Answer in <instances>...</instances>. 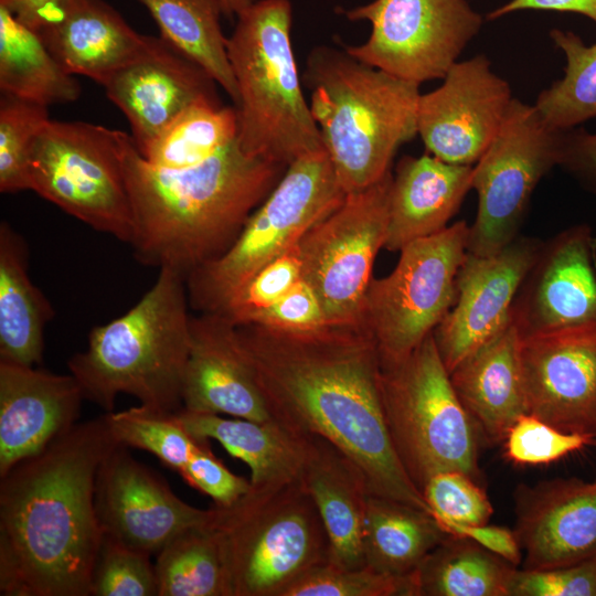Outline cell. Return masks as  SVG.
<instances>
[{"mask_svg":"<svg viewBox=\"0 0 596 596\" xmlns=\"http://www.w3.org/2000/svg\"><path fill=\"white\" fill-rule=\"evenodd\" d=\"M235 326L273 418L338 447L362 470L371 494L430 513L392 445L380 355L363 321L298 333Z\"/></svg>","mask_w":596,"mask_h":596,"instance_id":"1","label":"cell"},{"mask_svg":"<svg viewBox=\"0 0 596 596\" xmlns=\"http://www.w3.org/2000/svg\"><path fill=\"white\" fill-rule=\"evenodd\" d=\"M116 446L103 415L0 477L1 596H91L104 539L96 475Z\"/></svg>","mask_w":596,"mask_h":596,"instance_id":"2","label":"cell"},{"mask_svg":"<svg viewBox=\"0 0 596 596\" xmlns=\"http://www.w3.org/2000/svg\"><path fill=\"white\" fill-rule=\"evenodd\" d=\"M116 140L137 259L185 277L232 245L287 168L246 153L237 138L200 164L179 170L149 163L124 131L116 130Z\"/></svg>","mask_w":596,"mask_h":596,"instance_id":"3","label":"cell"},{"mask_svg":"<svg viewBox=\"0 0 596 596\" xmlns=\"http://www.w3.org/2000/svg\"><path fill=\"white\" fill-rule=\"evenodd\" d=\"M189 307L185 276L162 267L126 313L94 327L86 350L67 362L85 400L109 413L125 393L142 406L179 412L191 340Z\"/></svg>","mask_w":596,"mask_h":596,"instance_id":"4","label":"cell"},{"mask_svg":"<svg viewBox=\"0 0 596 596\" xmlns=\"http://www.w3.org/2000/svg\"><path fill=\"white\" fill-rule=\"evenodd\" d=\"M305 77L312 117L344 192L381 180L397 149L417 135L419 84L329 47L311 52Z\"/></svg>","mask_w":596,"mask_h":596,"instance_id":"5","label":"cell"},{"mask_svg":"<svg viewBox=\"0 0 596 596\" xmlns=\"http://www.w3.org/2000/svg\"><path fill=\"white\" fill-rule=\"evenodd\" d=\"M288 0L254 1L226 41L237 84V140L251 156L288 167L322 150L292 52Z\"/></svg>","mask_w":596,"mask_h":596,"instance_id":"6","label":"cell"},{"mask_svg":"<svg viewBox=\"0 0 596 596\" xmlns=\"http://www.w3.org/2000/svg\"><path fill=\"white\" fill-rule=\"evenodd\" d=\"M232 596H285L329 562V540L300 479L253 487L230 507H213Z\"/></svg>","mask_w":596,"mask_h":596,"instance_id":"7","label":"cell"},{"mask_svg":"<svg viewBox=\"0 0 596 596\" xmlns=\"http://www.w3.org/2000/svg\"><path fill=\"white\" fill-rule=\"evenodd\" d=\"M380 383L392 445L419 490L441 471L479 477L477 428L453 387L433 332L403 360L381 364Z\"/></svg>","mask_w":596,"mask_h":596,"instance_id":"8","label":"cell"},{"mask_svg":"<svg viewBox=\"0 0 596 596\" xmlns=\"http://www.w3.org/2000/svg\"><path fill=\"white\" fill-rule=\"evenodd\" d=\"M345 196L324 149L291 162L232 245L187 275L190 306L221 312L257 270L298 244Z\"/></svg>","mask_w":596,"mask_h":596,"instance_id":"9","label":"cell"},{"mask_svg":"<svg viewBox=\"0 0 596 596\" xmlns=\"http://www.w3.org/2000/svg\"><path fill=\"white\" fill-rule=\"evenodd\" d=\"M29 173L31 191L92 228L132 242L134 219L115 129L50 119L33 141Z\"/></svg>","mask_w":596,"mask_h":596,"instance_id":"10","label":"cell"},{"mask_svg":"<svg viewBox=\"0 0 596 596\" xmlns=\"http://www.w3.org/2000/svg\"><path fill=\"white\" fill-rule=\"evenodd\" d=\"M469 225L458 221L413 241L387 276L372 278L362 321L382 365L406 358L439 324L456 300V277L467 254Z\"/></svg>","mask_w":596,"mask_h":596,"instance_id":"11","label":"cell"},{"mask_svg":"<svg viewBox=\"0 0 596 596\" xmlns=\"http://www.w3.org/2000/svg\"><path fill=\"white\" fill-rule=\"evenodd\" d=\"M563 132L534 105L512 99L500 130L473 164L478 207L467 252L492 255L519 236L534 189L560 164Z\"/></svg>","mask_w":596,"mask_h":596,"instance_id":"12","label":"cell"},{"mask_svg":"<svg viewBox=\"0 0 596 596\" xmlns=\"http://www.w3.org/2000/svg\"><path fill=\"white\" fill-rule=\"evenodd\" d=\"M393 174L348 193L299 241L302 279L316 292L327 324L362 321L375 257L384 246Z\"/></svg>","mask_w":596,"mask_h":596,"instance_id":"13","label":"cell"},{"mask_svg":"<svg viewBox=\"0 0 596 596\" xmlns=\"http://www.w3.org/2000/svg\"><path fill=\"white\" fill-rule=\"evenodd\" d=\"M343 13L372 25L369 39L347 46L348 54L419 85L443 79L483 23L466 0H373Z\"/></svg>","mask_w":596,"mask_h":596,"instance_id":"14","label":"cell"},{"mask_svg":"<svg viewBox=\"0 0 596 596\" xmlns=\"http://www.w3.org/2000/svg\"><path fill=\"white\" fill-rule=\"evenodd\" d=\"M513 98L485 54L458 61L439 87L421 94L417 135L429 155L473 166L500 130Z\"/></svg>","mask_w":596,"mask_h":596,"instance_id":"15","label":"cell"},{"mask_svg":"<svg viewBox=\"0 0 596 596\" xmlns=\"http://www.w3.org/2000/svg\"><path fill=\"white\" fill-rule=\"evenodd\" d=\"M95 509L105 536L150 555L214 517L213 508L199 509L177 497L161 476L120 445L98 467Z\"/></svg>","mask_w":596,"mask_h":596,"instance_id":"16","label":"cell"},{"mask_svg":"<svg viewBox=\"0 0 596 596\" xmlns=\"http://www.w3.org/2000/svg\"><path fill=\"white\" fill-rule=\"evenodd\" d=\"M542 244L518 236L492 255L467 252L456 277V300L433 331L448 373L511 323L514 298Z\"/></svg>","mask_w":596,"mask_h":596,"instance_id":"17","label":"cell"},{"mask_svg":"<svg viewBox=\"0 0 596 596\" xmlns=\"http://www.w3.org/2000/svg\"><path fill=\"white\" fill-rule=\"evenodd\" d=\"M526 414L596 437V323L521 338Z\"/></svg>","mask_w":596,"mask_h":596,"instance_id":"18","label":"cell"},{"mask_svg":"<svg viewBox=\"0 0 596 596\" xmlns=\"http://www.w3.org/2000/svg\"><path fill=\"white\" fill-rule=\"evenodd\" d=\"M521 338L596 323V238L587 224L542 244L512 305Z\"/></svg>","mask_w":596,"mask_h":596,"instance_id":"19","label":"cell"},{"mask_svg":"<svg viewBox=\"0 0 596 596\" xmlns=\"http://www.w3.org/2000/svg\"><path fill=\"white\" fill-rule=\"evenodd\" d=\"M216 82L164 38L143 46L103 85L130 124L139 151L191 105L220 102Z\"/></svg>","mask_w":596,"mask_h":596,"instance_id":"20","label":"cell"},{"mask_svg":"<svg viewBox=\"0 0 596 596\" xmlns=\"http://www.w3.org/2000/svg\"><path fill=\"white\" fill-rule=\"evenodd\" d=\"M515 536L524 570L596 558V480L554 479L515 493Z\"/></svg>","mask_w":596,"mask_h":596,"instance_id":"21","label":"cell"},{"mask_svg":"<svg viewBox=\"0 0 596 596\" xmlns=\"http://www.w3.org/2000/svg\"><path fill=\"white\" fill-rule=\"evenodd\" d=\"M190 350L182 383V408L256 422L274 419L236 326L216 312L191 316Z\"/></svg>","mask_w":596,"mask_h":596,"instance_id":"22","label":"cell"},{"mask_svg":"<svg viewBox=\"0 0 596 596\" xmlns=\"http://www.w3.org/2000/svg\"><path fill=\"white\" fill-rule=\"evenodd\" d=\"M83 400L71 373L0 361V477L70 430Z\"/></svg>","mask_w":596,"mask_h":596,"instance_id":"23","label":"cell"},{"mask_svg":"<svg viewBox=\"0 0 596 596\" xmlns=\"http://www.w3.org/2000/svg\"><path fill=\"white\" fill-rule=\"evenodd\" d=\"M35 32L66 72L100 85L139 52L147 38L103 0H61Z\"/></svg>","mask_w":596,"mask_h":596,"instance_id":"24","label":"cell"},{"mask_svg":"<svg viewBox=\"0 0 596 596\" xmlns=\"http://www.w3.org/2000/svg\"><path fill=\"white\" fill-rule=\"evenodd\" d=\"M300 480L326 529L329 562L343 568L365 566L363 535L371 493L359 466L327 439L308 434Z\"/></svg>","mask_w":596,"mask_h":596,"instance_id":"25","label":"cell"},{"mask_svg":"<svg viewBox=\"0 0 596 596\" xmlns=\"http://www.w3.org/2000/svg\"><path fill=\"white\" fill-rule=\"evenodd\" d=\"M472 174L473 166L448 163L429 153L403 157L392 180L383 248L401 251L447 227L472 189Z\"/></svg>","mask_w":596,"mask_h":596,"instance_id":"26","label":"cell"},{"mask_svg":"<svg viewBox=\"0 0 596 596\" xmlns=\"http://www.w3.org/2000/svg\"><path fill=\"white\" fill-rule=\"evenodd\" d=\"M520 341L511 321L449 373L453 387L477 430L493 444L504 440L518 417L526 414Z\"/></svg>","mask_w":596,"mask_h":596,"instance_id":"27","label":"cell"},{"mask_svg":"<svg viewBox=\"0 0 596 596\" xmlns=\"http://www.w3.org/2000/svg\"><path fill=\"white\" fill-rule=\"evenodd\" d=\"M177 415L198 440L219 441L230 455L251 470L253 487H267L300 479L308 449V434L277 419L256 422L217 414L192 413L181 408Z\"/></svg>","mask_w":596,"mask_h":596,"instance_id":"28","label":"cell"},{"mask_svg":"<svg viewBox=\"0 0 596 596\" xmlns=\"http://www.w3.org/2000/svg\"><path fill=\"white\" fill-rule=\"evenodd\" d=\"M52 306L28 274V248L7 222L0 224V361L34 366Z\"/></svg>","mask_w":596,"mask_h":596,"instance_id":"29","label":"cell"},{"mask_svg":"<svg viewBox=\"0 0 596 596\" xmlns=\"http://www.w3.org/2000/svg\"><path fill=\"white\" fill-rule=\"evenodd\" d=\"M447 535L424 510L380 496L368 498L365 566L389 575H408Z\"/></svg>","mask_w":596,"mask_h":596,"instance_id":"30","label":"cell"},{"mask_svg":"<svg viewBox=\"0 0 596 596\" xmlns=\"http://www.w3.org/2000/svg\"><path fill=\"white\" fill-rule=\"evenodd\" d=\"M0 89L45 106L75 102L81 87L36 32L0 6Z\"/></svg>","mask_w":596,"mask_h":596,"instance_id":"31","label":"cell"},{"mask_svg":"<svg viewBox=\"0 0 596 596\" xmlns=\"http://www.w3.org/2000/svg\"><path fill=\"white\" fill-rule=\"evenodd\" d=\"M515 571L473 541L447 535L413 576L416 596H509Z\"/></svg>","mask_w":596,"mask_h":596,"instance_id":"32","label":"cell"},{"mask_svg":"<svg viewBox=\"0 0 596 596\" xmlns=\"http://www.w3.org/2000/svg\"><path fill=\"white\" fill-rule=\"evenodd\" d=\"M150 12L168 40L187 57L201 66L238 103L237 84L228 61L221 29V0H138Z\"/></svg>","mask_w":596,"mask_h":596,"instance_id":"33","label":"cell"},{"mask_svg":"<svg viewBox=\"0 0 596 596\" xmlns=\"http://www.w3.org/2000/svg\"><path fill=\"white\" fill-rule=\"evenodd\" d=\"M212 521L183 531L157 553L158 596H232Z\"/></svg>","mask_w":596,"mask_h":596,"instance_id":"34","label":"cell"},{"mask_svg":"<svg viewBox=\"0 0 596 596\" xmlns=\"http://www.w3.org/2000/svg\"><path fill=\"white\" fill-rule=\"evenodd\" d=\"M235 107L203 100L184 109L139 151L152 166L179 170L205 161L237 138Z\"/></svg>","mask_w":596,"mask_h":596,"instance_id":"35","label":"cell"},{"mask_svg":"<svg viewBox=\"0 0 596 596\" xmlns=\"http://www.w3.org/2000/svg\"><path fill=\"white\" fill-rule=\"evenodd\" d=\"M551 40L565 56L564 75L533 104L554 129L567 130L596 117V42L587 45L572 31L553 29Z\"/></svg>","mask_w":596,"mask_h":596,"instance_id":"36","label":"cell"},{"mask_svg":"<svg viewBox=\"0 0 596 596\" xmlns=\"http://www.w3.org/2000/svg\"><path fill=\"white\" fill-rule=\"evenodd\" d=\"M105 415L118 445L148 451L178 472L200 444L184 428L177 412H161L139 405Z\"/></svg>","mask_w":596,"mask_h":596,"instance_id":"37","label":"cell"},{"mask_svg":"<svg viewBox=\"0 0 596 596\" xmlns=\"http://www.w3.org/2000/svg\"><path fill=\"white\" fill-rule=\"evenodd\" d=\"M50 120L47 106L7 93L0 98V191L30 190L33 141Z\"/></svg>","mask_w":596,"mask_h":596,"instance_id":"38","label":"cell"},{"mask_svg":"<svg viewBox=\"0 0 596 596\" xmlns=\"http://www.w3.org/2000/svg\"><path fill=\"white\" fill-rule=\"evenodd\" d=\"M285 596H416V587L413 573L395 576L328 562L301 577Z\"/></svg>","mask_w":596,"mask_h":596,"instance_id":"39","label":"cell"},{"mask_svg":"<svg viewBox=\"0 0 596 596\" xmlns=\"http://www.w3.org/2000/svg\"><path fill=\"white\" fill-rule=\"evenodd\" d=\"M150 554L105 536L91 583V596H158Z\"/></svg>","mask_w":596,"mask_h":596,"instance_id":"40","label":"cell"},{"mask_svg":"<svg viewBox=\"0 0 596 596\" xmlns=\"http://www.w3.org/2000/svg\"><path fill=\"white\" fill-rule=\"evenodd\" d=\"M421 491L438 524H486L493 513L491 502L476 479L458 470L434 475Z\"/></svg>","mask_w":596,"mask_h":596,"instance_id":"41","label":"cell"},{"mask_svg":"<svg viewBox=\"0 0 596 596\" xmlns=\"http://www.w3.org/2000/svg\"><path fill=\"white\" fill-rule=\"evenodd\" d=\"M301 279L302 262L296 244L257 270L216 313L234 324L246 323L254 313L274 304Z\"/></svg>","mask_w":596,"mask_h":596,"instance_id":"42","label":"cell"},{"mask_svg":"<svg viewBox=\"0 0 596 596\" xmlns=\"http://www.w3.org/2000/svg\"><path fill=\"white\" fill-rule=\"evenodd\" d=\"M504 440L508 459L521 465L551 464L596 444L593 435L565 433L530 414L518 417Z\"/></svg>","mask_w":596,"mask_h":596,"instance_id":"43","label":"cell"},{"mask_svg":"<svg viewBox=\"0 0 596 596\" xmlns=\"http://www.w3.org/2000/svg\"><path fill=\"white\" fill-rule=\"evenodd\" d=\"M509 596H596V558L549 570L517 568Z\"/></svg>","mask_w":596,"mask_h":596,"instance_id":"44","label":"cell"},{"mask_svg":"<svg viewBox=\"0 0 596 596\" xmlns=\"http://www.w3.org/2000/svg\"><path fill=\"white\" fill-rule=\"evenodd\" d=\"M246 323L297 333L317 331L328 326L316 292L304 279L274 304L254 313Z\"/></svg>","mask_w":596,"mask_h":596,"instance_id":"45","label":"cell"},{"mask_svg":"<svg viewBox=\"0 0 596 596\" xmlns=\"http://www.w3.org/2000/svg\"><path fill=\"white\" fill-rule=\"evenodd\" d=\"M179 473L189 486L211 497L214 505L222 508L232 505L251 489V481L231 472L204 440H200Z\"/></svg>","mask_w":596,"mask_h":596,"instance_id":"46","label":"cell"},{"mask_svg":"<svg viewBox=\"0 0 596 596\" xmlns=\"http://www.w3.org/2000/svg\"><path fill=\"white\" fill-rule=\"evenodd\" d=\"M558 166L583 189L596 194V132L576 127L564 130Z\"/></svg>","mask_w":596,"mask_h":596,"instance_id":"47","label":"cell"},{"mask_svg":"<svg viewBox=\"0 0 596 596\" xmlns=\"http://www.w3.org/2000/svg\"><path fill=\"white\" fill-rule=\"evenodd\" d=\"M438 525L446 534L469 539L514 566H518L522 561V551L515 533L505 528L488 525L487 523H441Z\"/></svg>","mask_w":596,"mask_h":596,"instance_id":"48","label":"cell"},{"mask_svg":"<svg viewBox=\"0 0 596 596\" xmlns=\"http://www.w3.org/2000/svg\"><path fill=\"white\" fill-rule=\"evenodd\" d=\"M522 10L577 13L596 23V0H510L490 11L486 19L493 21Z\"/></svg>","mask_w":596,"mask_h":596,"instance_id":"49","label":"cell"},{"mask_svg":"<svg viewBox=\"0 0 596 596\" xmlns=\"http://www.w3.org/2000/svg\"><path fill=\"white\" fill-rule=\"evenodd\" d=\"M61 0H0L21 23L38 31L53 13Z\"/></svg>","mask_w":596,"mask_h":596,"instance_id":"50","label":"cell"},{"mask_svg":"<svg viewBox=\"0 0 596 596\" xmlns=\"http://www.w3.org/2000/svg\"><path fill=\"white\" fill-rule=\"evenodd\" d=\"M223 7V13L232 18L234 14L237 17L243 10H245L254 0H221Z\"/></svg>","mask_w":596,"mask_h":596,"instance_id":"51","label":"cell"}]
</instances>
